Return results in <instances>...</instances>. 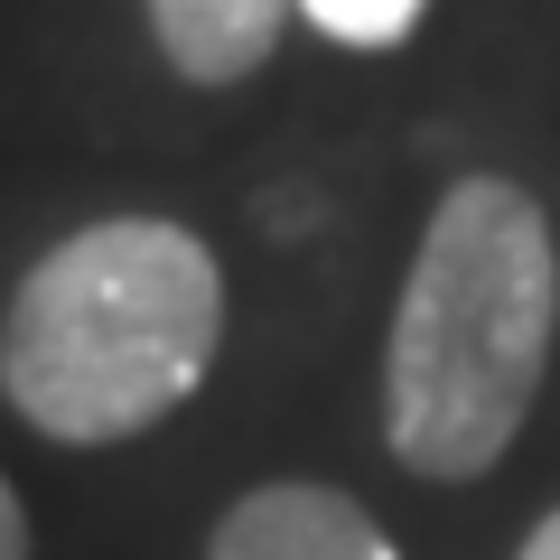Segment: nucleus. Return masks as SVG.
I'll return each instance as SVG.
<instances>
[{"instance_id": "f257e3e1", "label": "nucleus", "mask_w": 560, "mask_h": 560, "mask_svg": "<svg viewBox=\"0 0 560 560\" xmlns=\"http://www.w3.org/2000/svg\"><path fill=\"white\" fill-rule=\"evenodd\" d=\"M224 346V271L168 215H103L28 261L0 318V393L66 448L160 430Z\"/></svg>"}, {"instance_id": "f03ea898", "label": "nucleus", "mask_w": 560, "mask_h": 560, "mask_svg": "<svg viewBox=\"0 0 560 560\" xmlns=\"http://www.w3.org/2000/svg\"><path fill=\"white\" fill-rule=\"evenodd\" d=\"M560 261L551 224L514 178H458L430 215L393 308L383 440L411 477H486L514 448L551 364Z\"/></svg>"}, {"instance_id": "7ed1b4c3", "label": "nucleus", "mask_w": 560, "mask_h": 560, "mask_svg": "<svg viewBox=\"0 0 560 560\" xmlns=\"http://www.w3.org/2000/svg\"><path fill=\"white\" fill-rule=\"evenodd\" d=\"M206 560H401V551L355 495L290 477V486H253L243 504H224Z\"/></svg>"}, {"instance_id": "20e7f679", "label": "nucleus", "mask_w": 560, "mask_h": 560, "mask_svg": "<svg viewBox=\"0 0 560 560\" xmlns=\"http://www.w3.org/2000/svg\"><path fill=\"white\" fill-rule=\"evenodd\" d=\"M290 10L300 0H150V28L187 84H243L253 66H271Z\"/></svg>"}, {"instance_id": "39448f33", "label": "nucleus", "mask_w": 560, "mask_h": 560, "mask_svg": "<svg viewBox=\"0 0 560 560\" xmlns=\"http://www.w3.org/2000/svg\"><path fill=\"white\" fill-rule=\"evenodd\" d=\"M430 0H300V20L327 28L337 47H401Z\"/></svg>"}, {"instance_id": "423d86ee", "label": "nucleus", "mask_w": 560, "mask_h": 560, "mask_svg": "<svg viewBox=\"0 0 560 560\" xmlns=\"http://www.w3.org/2000/svg\"><path fill=\"white\" fill-rule=\"evenodd\" d=\"M0 560H28V514L10 495V477H0Z\"/></svg>"}, {"instance_id": "0eeeda50", "label": "nucleus", "mask_w": 560, "mask_h": 560, "mask_svg": "<svg viewBox=\"0 0 560 560\" xmlns=\"http://www.w3.org/2000/svg\"><path fill=\"white\" fill-rule=\"evenodd\" d=\"M523 560H560V514L533 523V541H523Z\"/></svg>"}]
</instances>
